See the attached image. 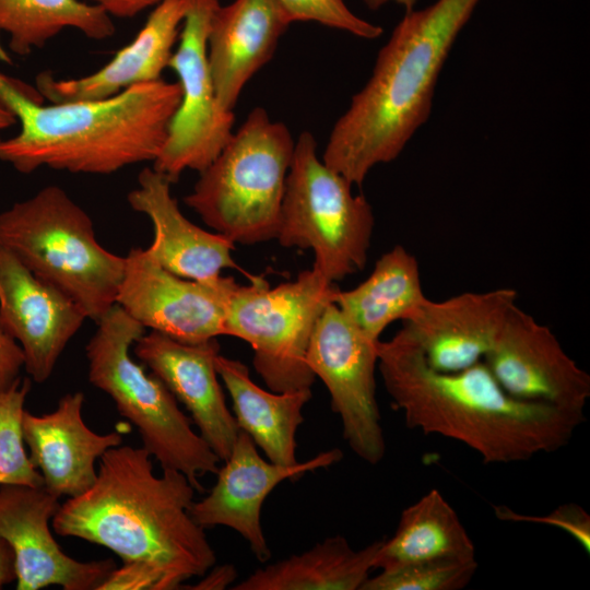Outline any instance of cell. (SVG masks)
<instances>
[{
	"mask_svg": "<svg viewBox=\"0 0 590 590\" xmlns=\"http://www.w3.org/2000/svg\"><path fill=\"white\" fill-rule=\"evenodd\" d=\"M377 368L405 425L462 442L483 463L527 461L566 446L585 413L510 396L483 361L458 371L433 369L408 332L377 345Z\"/></svg>",
	"mask_w": 590,
	"mask_h": 590,
	"instance_id": "6da1fadb",
	"label": "cell"
},
{
	"mask_svg": "<svg viewBox=\"0 0 590 590\" xmlns=\"http://www.w3.org/2000/svg\"><path fill=\"white\" fill-rule=\"evenodd\" d=\"M99 460L93 485L54 516L58 535L102 545L123 563L148 564L164 576L167 590L215 565L205 529L190 515L197 491L185 474L156 475L143 447L119 445Z\"/></svg>",
	"mask_w": 590,
	"mask_h": 590,
	"instance_id": "7a4b0ae2",
	"label": "cell"
},
{
	"mask_svg": "<svg viewBox=\"0 0 590 590\" xmlns=\"http://www.w3.org/2000/svg\"><path fill=\"white\" fill-rule=\"evenodd\" d=\"M480 1L437 0L405 12L333 125L321 158L328 167L361 186L401 154L429 118L440 71Z\"/></svg>",
	"mask_w": 590,
	"mask_h": 590,
	"instance_id": "3957f363",
	"label": "cell"
},
{
	"mask_svg": "<svg viewBox=\"0 0 590 590\" xmlns=\"http://www.w3.org/2000/svg\"><path fill=\"white\" fill-rule=\"evenodd\" d=\"M180 96L178 82L160 79L107 98L44 105L38 92L0 72V99L20 121V131L1 140L0 161L22 174L48 167L91 175L153 163Z\"/></svg>",
	"mask_w": 590,
	"mask_h": 590,
	"instance_id": "277c9868",
	"label": "cell"
},
{
	"mask_svg": "<svg viewBox=\"0 0 590 590\" xmlns=\"http://www.w3.org/2000/svg\"><path fill=\"white\" fill-rule=\"evenodd\" d=\"M0 240L95 323L116 305L126 259L99 244L90 215L61 187L2 211Z\"/></svg>",
	"mask_w": 590,
	"mask_h": 590,
	"instance_id": "5b68a950",
	"label": "cell"
},
{
	"mask_svg": "<svg viewBox=\"0 0 590 590\" xmlns=\"http://www.w3.org/2000/svg\"><path fill=\"white\" fill-rule=\"evenodd\" d=\"M295 140L287 126L253 108L200 172L184 202L215 233L253 245L276 237Z\"/></svg>",
	"mask_w": 590,
	"mask_h": 590,
	"instance_id": "8992f818",
	"label": "cell"
},
{
	"mask_svg": "<svg viewBox=\"0 0 590 590\" xmlns=\"http://www.w3.org/2000/svg\"><path fill=\"white\" fill-rule=\"evenodd\" d=\"M96 326L85 347L90 382L110 397L118 413L137 427L142 447L162 470L181 472L203 493L199 479L216 474L221 460L192 428L163 381L132 358L131 349L145 328L117 304Z\"/></svg>",
	"mask_w": 590,
	"mask_h": 590,
	"instance_id": "52a82bcc",
	"label": "cell"
},
{
	"mask_svg": "<svg viewBox=\"0 0 590 590\" xmlns=\"http://www.w3.org/2000/svg\"><path fill=\"white\" fill-rule=\"evenodd\" d=\"M317 154L312 133L295 140L276 239L284 247L312 249L316 269L335 283L363 270L375 217L370 203Z\"/></svg>",
	"mask_w": 590,
	"mask_h": 590,
	"instance_id": "ba28073f",
	"label": "cell"
},
{
	"mask_svg": "<svg viewBox=\"0 0 590 590\" xmlns=\"http://www.w3.org/2000/svg\"><path fill=\"white\" fill-rule=\"evenodd\" d=\"M339 287L316 269L271 287L262 276L236 284L227 303L225 335L253 350V367L274 392L311 389L306 356L316 322Z\"/></svg>",
	"mask_w": 590,
	"mask_h": 590,
	"instance_id": "9c48e42d",
	"label": "cell"
},
{
	"mask_svg": "<svg viewBox=\"0 0 590 590\" xmlns=\"http://www.w3.org/2000/svg\"><path fill=\"white\" fill-rule=\"evenodd\" d=\"M178 46L168 68L177 74L181 91L163 148L152 167L173 184L192 169L202 172L233 134L234 111L223 108L211 76L206 39L219 0H188Z\"/></svg>",
	"mask_w": 590,
	"mask_h": 590,
	"instance_id": "30bf717a",
	"label": "cell"
},
{
	"mask_svg": "<svg viewBox=\"0 0 590 590\" xmlns=\"http://www.w3.org/2000/svg\"><path fill=\"white\" fill-rule=\"evenodd\" d=\"M378 342L367 338L331 303L316 322L306 356L308 367L328 389L344 440L358 458L373 465L386 455L376 397Z\"/></svg>",
	"mask_w": 590,
	"mask_h": 590,
	"instance_id": "8fae6325",
	"label": "cell"
},
{
	"mask_svg": "<svg viewBox=\"0 0 590 590\" xmlns=\"http://www.w3.org/2000/svg\"><path fill=\"white\" fill-rule=\"evenodd\" d=\"M125 259L116 304L145 329L189 344L225 335L227 303L237 284L232 276L184 279L140 247L130 249Z\"/></svg>",
	"mask_w": 590,
	"mask_h": 590,
	"instance_id": "7c38bea8",
	"label": "cell"
},
{
	"mask_svg": "<svg viewBox=\"0 0 590 590\" xmlns=\"http://www.w3.org/2000/svg\"><path fill=\"white\" fill-rule=\"evenodd\" d=\"M483 362L512 397L583 413L590 376L564 351L553 331L517 304Z\"/></svg>",
	"mask_w": 590,
	"mask_h": 590,
	"instance_id": "4fadbf2b",
	"label": "cell"
},
{
	"mask_svg": "<svg viewBox=\"0 0 590 590\" xmlns=\"http://www.w3.org/2000/svg\"><path fill=\"white\" fill-rule=\"evenodd\" d=\"M338 448L319 452L295 464L264 460L250 436L239 429L229 457L216 472V482L202 499L193 500L190 515L203 529L223 526L236 531L261 563L271 550L261 524V509L269 494L285 480L331 467L341 461Z\"/></svg>",
	"mask_w": 590,
	"mask_h": 590,
	"instance_id": "5bb4252c",
	"label": "cell"
},
{
	"mask_svg": "<svg viewBox=\"0 0 590 590\" xmlns=\"http://www.w3.org/2000/svg\"><path fill=\"white\" fill-rule=\"evenodd\" d=\"M59 507L44 486L0 485V538L14 553L17 590H99L116 568L110 559L81 562L61 550L49 529Z\"/></svg>",
	"mask_w": 590,
	"mask_h": 590,
	"instance_id": "9a60e30c",
	"label": "cell"
},
{
	"mask_svg": "<svg viewBox=\"0 0 590 590\" xmlns=\"http://www.w3.org/2000/svg\"><path fill=\"white\" fill-rule=\"evenodd\" d=\"M86 319L69 296L35 275L0 240V327L20 345L35 382L51 376Z\"/></svg>",
	"mask_w": 590,
	"mask_h": 590,
	"instance_id": "2e32d148",
	"label": "cell"
},
{
	"mask_svg": "<svg viewBox=\"0 0 590 590\" xmlns=\"http://www.w3.org/2000/svg\"><path fill=\"white\" fill-rule=\"evenodd\" d=\"M131 353L184 404L200 436L225 461L239 433L234 414L226 405L219 382L215 357L216 339L189 344L156 331L144 333Z\"/></svg>",
	"mask_w": 590,
	"mask_h": 590,
	"instance_id": "e0dca14e",
	"label": "cell"
},
{
	"mask_svg": "<svg viewBox=\"0 0 590 590\" xmlns=\"http://www.w3.org/2000/svg\"><path fill=\"white\" fill-rule=\"evenodd\" d=\"M517 299L511 287L428 298L403 328L433 369L458 371L483 361Z\"/></svg>",
	"mask_w": 590,
	"mask_h": 590,
	"instance_id": "ac0fdd59",
	"label": "cell"
},
{
	"mask_svg": "<svg viewBox=\"0 0 590 590\" xmlns=\"http://www.w3.org/2000/svg\"><path fill=\"white\" fill-rule=\"evenodd\" d=\"M84 394H64L57 408L44 415L24 411V442L30 460L39 470L44 487L60 498L76 497L95 482V462L110 448L122 444L119 432L97 434L82 417Z\"/></svg>",
	"mask_w": 590,
	"mask_h": 590,
	"instance_id": "d6986e66",
	"label": "cell"
},
{
	"mask_svg": "<svg viewBox=\"0 0 590 590\" xmlns=\"http://www.w3.org/2000/svg\"><path fill=\"white\" fill-rule=\"evenodd\" d=\"M172 184L164 174L144 167L127 197L132 210L152 223L154 236L146 248L151 257L167 271L193 281H212L223 269H239L232 257L235 244L190 222L172 194Z\"/></svg>",
	"mask_w": 590,
	"mask_h": 590,
	"instance_id": "ffe728a7",
	"label": "cell"
},
{
	"mask_svg": "<svg viewBox=\"0 0 590 590\" xmlns=\"http://www.w3.org/2000/svg\"><path fill=\"white\" fill-rule=\"evenodd\" d=\"M290 24L274 0H234L215 9L206 56L223 108L234 111L244 87L271 60Z\"/></svg>",
	"mask_w": 590,
	"mask_h": 590,
	"instance_id": "44dd1931",
	"label": "cell"
},
{
	"mask_svg": "<svg viewBox=\"0 0 590 590\" xmlns=\"http://www.w3.org/2000/svg\"><path fill=\"white\" fill-rule=\"evenodd\" d=\"M188 0H163L155 5L137 36L97 71L75 79H56L39 73V95L52 104L102 99L137 84L157 81L168 68L179 38Z\"/></svg>",
	"mask_w": 590,
	"mask_h": 590,
	"instance_id": "7402d4cb",
	"label": "cell"
},
{
	"mask_svg": "<svg viewBox=\"0 0 590 590\" xmlns=\"http://www.w3.org/2000/svg\"><path fill=\"white\" fill-rule=\"evenodd\" d=\"M215 368L232 399L239 429L250 436L268 460L285 465L297 463L296 434L304 422L303 409L312 397L311 389L267 391L253 382L244 363L220 353Z\"/></svg>",
	"mask_w": 590,
	"mask_h": 590,
	"instance_id": "603a6c76",
	"label": "cell"
},
{
	"mask_svg": "<svg viewBox=\"0 0 590 590\" xmlns=\"http://www.w3.org/2000/svg\"><path fill=\"white\" fill-rule=\"evenodd\" d=\"M417 259L396 245L375 263L368 278L349 291L338 290L333 303L370 340L394 321L411 320L427 302Z\"/></svg>",
	"mask_w": 590,
	"mask_h": 590,
	"instance_id": "cb8c5ba5",
	"label": "cell"
},
{
	"mask_svg": "<svg viewBox=\"0 0 590 590\" xmlns=\"http://www.w3.org/2000/svg\"><path fill=\"white\" fill-rule=\"evenodd\" d=\"M380 544L381 540L354 550L344 536H329L305 552L256 569L232 589L361 590Z\"/></svg>",
	"mask_w": 590,
	"mask_h": 590,
	"instance_id": "d4e9b609",
	"label": "cell"
},
{
	"mask_svg": "<svg viewBox=\"0 0 590 590\" xmlns=\"http://www.w3.org/2000/svg\"><path fill=\"white\" fill-rule=\"evenodd\" d=\"M475 559V547L457 512L438 489H432L400 516L393 535L381 540L374 569Z\"/></svg>",
	"mask_w": 590,
	"mask_h": 590,
	"instance_id": "484cf974",
	"label": "cell"
},
{
	"mask_svg": "<svg viewBox=\"0 0 590 590\" xmlns=\"http://www.w3.org/2000/svg\"><path fill=\"white\" fill-rule=\"evenodd\" d=\"M66 28L94 40L115 33L110 15L101 7L81 0H0V32L9 36V49L27 56L42 49Z\"/></svg>",
	"mask_w": 590,
	"mask_h": 590,
	"instance_id": "4316f807",
	"label": "cell"
},
{
	"mask_svg": "<svg viewBox=\"0 0 590 590\" xmlns=\"http://www.w3.org/2000/svg\"><path fill=\"white\" fill-rule=\"evenodd\" d=\"M30 389L31 381L21 379L0 393V485L44 486L24 448L22 420Z\"/></svg>",
	"mask_w": 590,
	"mask_h": 590,
	"instance_id": "83f0119b",
	"label": "cell"
},
{
	"mask_svg": "<svg viewBox=\"0 0 590 590\" xmlns=\"http://www.w3.org/2000/svg\"><path fill=\"white\" fill-rule=\"evenodd\" d=\"M477 569L476 559L439 560L381 570L368 577L361 590H460Z\"/></svg>",
	"mask_w": 590,
	"mask_h": 590,
	"instance_id": "f1b7e54d",
	"label": "cell"
},
{
	"mask_svg": "<svg viewBox=\"0 0 590 590\" xmlns=\"http://www.w3.org/2000/svg\"><path fill=\"white\" fill-rule=\"evenodd\" d=\"M291 24L316 22L350 33L363 39H375L382 33L379 25L354 14L343 0H274Z\"/></svg>",
	"mask_w": 590,
	"mask_h": 590,
	"instance_id": "f546056e",
	"label": "cell"
},
{
	"mask_svg": "<svg viewBox=\"0 0 590 590\" xmlns=\"http://www.w3.org/2000/svg\"><path fill=\"white\" fill-rule=\"evenodd\" d=\"M494 510L496 517L504 521L544 523L564 530L587 553L590 552V516L577 504H563L544 516L518 514L506 506H495Z\"/></svg>",
	"mask_w": 590,
	"mask_h": 590,
	"instance_id": "4dcf8cb0",
	"label": "cell"
},
{
	"mask_svg": "<svg viewBox=\"0 0 590 590\" xmlns=\"http://www.w3.org/2000/svg\"><path fill=\"white\" fill-rule=\"evenodd\" d=\"M103 589H151L167 590L164 576L154 567L127 562L120 568H115L99 587Z\"/></svg>",
	"mask_w": 590,
	"mask_h": 590,
	"instance_id": "1f68e13d",
	"label": "cell"
},
{
	"mask_svg": "<svg viewBox=\"0 0 590 590\" xmlns=\"http://www.w3.org/2000/svg\"><path fill=\"white\" fill-rule=\"evenodd\" d=\"M24 355L20 345L0 327V393L21 380Z\"/></svg>",
	"mask_w": 590,
	"mask_h": 590,
	"instance_id": "d6a6232c",
	"label": "cell"
},
{
	"mask_svg": "<svg viewBox=\"0 0 590 590\" xmlns=\"http://www.w3.org/2000/svg\"><path fill=\"white\" fill-rule=\"evenodd\" d=\"M104 9L110 16L132 17L143 10L155 7L163 0H90Z\"/></svg>",
	"mask_w": 590,
	"mask_h": 590,
	"instance_id": "836d02e7",
	"label": "cell"
},
{
	"mask_svg": "<svg viewBox=\"0 0 590 590\" xmlns=\"http://www.w3.org/2000/svg\"><path fill=\"white\" fill-rule=\"evenodd\" d=\"M237 577L234 566L223 565L210 568L192 589L220 590L231 586Z\"/></svg>",
	"mask_w": 590,
	"mask_h": 590,
	"instance_id": "e575fe53",
	"label": "cell"
},
{
	"mask_svg": "<svg viewBox=\"0 0 590 590\" xmlns=\"http://www.w3.org/2000/svg\"><path fill=\"white\" fill-rule=\"evenodd\" d=\"M15 579L14 553L8 542L0 538V589Z\"/></svg>",
	"mask_w": 590,
	"mask_h": 590,
	"instance_id": "d590c367",
	"label": "cell"
},
{
	"mask_svg": "<svg viewBox=\"0 0 590 590\" xmlns=\"http://www.w3.org/2000/svg\"><path fill=\"white\" fill-rule=\"evenodd\" d=\"M366 7L371 10H377L390 2L401 5L406 11L413 10L417 0H363Z\"/></svg>",
	"mask_w": 590,
	"mask_h": 590,
	"instance_id": "8d00e7d4",
	"label": "cell"
},
{
	"mask_svg": "<svg viewBox=\"0 0 590 590\" xmlns=\"http://www.w3.org/2000/svg\"><path fill=\"white\" fill-rule=\"evenodd\" d=\"M14 114L8 108V106L0 99V142L2 140V131L9 129L16 123Z\"/></svg>",
	"mask_w": 590,
	"mask_h": 590,
	"instance_id": "74e56055",
	"label": "cell"
},
{
	"mask_svg": "<svg viewBox=\"0 0 590 590\" xmlns=\"http://www.w3.org/2000/svg\"><path fill=\"white\" fill-rule=\"evenodd\" d=\"M0 60L7 63L12 62L10 55L8 54L5 48H3L1 42H0Z\"/></svg>",
	"mask_w": 590,
	"mask_h": 590,
	"instance_id": "f35d334b",
	"label": "cell"
}]
</instances>
